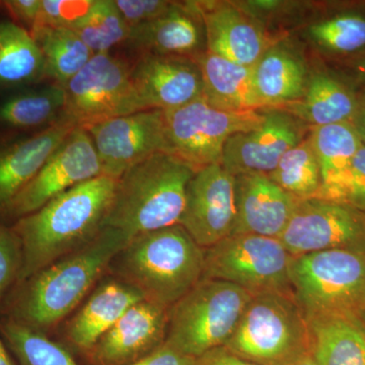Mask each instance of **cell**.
Returning <instances> with one entry per match:
<instances>
[{
  "mask_svg": "<svg viewBox=\"0 0 365 365\" xmlns=\"http://www.w3.org/2000/svg\"><path fill=\"white\" fill-rule=\"evenodd\" d=\"M327 200L345 204L365 213V145L357 151L345 176Z\"/></svg>",
  "mask_w": 365,
  "mask_h": 365,
  "instance_id": "e575fe53",
  "label": "cell"
},
{
  "mask_svg": "<svg viewBox=\"0 0 365 365\" xmlns=\"http://www.w3.org/2000/svg\"><path fill=\"white\" fill-rule=\"evenodd\" d=\"M128 241L123 232L103 228L85 246L16 282L0 307V318L47 335L104 277Z\"/></svg>",
  "mask_w": 365,
  "mask_h": 365,
  "instance_id": "6da1fadb",
  "label": "cell"
},
{
  "mask_svg": "<svg viewBox=\"0 0 365 365\" xmlns=\"http://www.w3.org/2000/svg\"><path fill=\"white\" fill-rule=\"evenodd\" d=\"M11 353L0 336V365H16L14 364Z\"/></svg>",
  "mask_w": 365,
  "mask_h": 365,
  "instance_id": "7bdbcfd3",
  "label": "cell"
},
{
  "mask_svg": "<svg viewBox=\"0 0 365 365\" xmlns=\"http://www.w3.org/2000/svg\"><path fill=\"white\" fill-rule=\"evenodd\" d=\"M168 309L141 300L86 353L93 365H131L165 344Z\"/></svg>",
  "mask_w": 365,
  "mask_h": 365,
  "instance_id": "2e32d148",
  "label": "cell"
},
{
  "mask_svg": "<svg viewBox=\"0 0 365 365\" xmlns=\"http://www.w3.org/2000/svg\"><path fill=\"white\" fill-rule=\"evenodd\" d=\"M0 336L19 365H78L63 346L45 334L0 318Z\"/></svg>",
  "mask_w": 365,
  "mask_h": 365,
  "instance_id": "d6a6232c",
  "label": "cell"
},
{
  "mask_svg": "<svg viewBox=\"0 0 365 365\" xmlns=\"http://www.w3.org/2000/svg\"><path fill=\"white\" fill-rule=\"evenodd\" d=\"M124 45L141 54L195 60L207 51L205 26L196 1H173L163 16L131 29Z\"/></svg>",
  "mask_w": 365,
  "mask_h": 365,
  "instance_id": "d6986e66",
  "label": "cell"
},
{
  "mask_svg": "<svg viewBox=\"0 0 365 365\" xmlns=\"http://www.w3.org/2000/svg\"><path fill=\"white\" fill-rule=\"evenodd\" d=\"M196 170L165 153L136 163L118 179L104 227L137 235L179 225L187 187Z\"/></svg>",
  "mask_w": 365,
  "mask_h": 365,
  "instance_id": "277c9868",
  "label": "cell"
},
{
  "mask_svg": "<svg viewBox=\"0 0 365 365\" xmlns=\"http://www.w3.org/2000/svg\"><path fill=\"white\" fill-rule=\"evenodd\" d=\"M264 120L252 130L228 139L222 165L232 176L269 175L281 158L302 143L311 127L279 108L263 109Z\"/></svg>",
  "mask_w": 365,
  "mask_h": 365,
  "instance_id": "5bb4252c",
  "label": "cell"
},
{
  "mask_svg": "<svg viewBox=\"0 0 365 365\" xmlns=\"http://www.w3.org/2000/svg\"><path fill=\"white\" fill-rule=\"evenodd\" d=\"M103 176L119 179L136 163L165 153V112L150 109L113 118L86 129Z\"/></svg>",
  "mask_w": 365,
  "mask_h": 365,
  "instance_id": "4fadbf2b",
  "label": "cell"
},
{
  "mask_svg": "<svg viewBox=\"0 0 365 365\" xmlns=\"http://www.w3.org/2000/svg\"><path fill=\"white\" fill-rule=\"evenodd\" d=\"M360 318H361L362 322H364L365 325V309L364 311L361 312V313L359 314Z\"/></svg>",
  "mask_w": 365,
  "mask_h": 365,
  "instance_id": "bcb514c9",
  "label": "cell"
},
{
  "mask_svg": "<svg viewBox=\"0 0 365 365\" xmlns=\"http://www.w3.org/2000/svg\"><path fill=\"white\" fill-rule=\"evenodd\" d=\"M98 176H102V169L90 134L86 129L76 128L14 198L0 225H13L56 197Z\"/></svg>",
  "mask_w": 365,
  "mask_h": 365,
  "instance_id": "8fae6325",
  "label": "cell"
},
{
  "mask_svg": "<svg viewBox=\"0 0 365 365\" xmlns=\"http://www.w3.org/2000/svg\"><path fill=\"white\" fill-rule=\"evenodd\" d=\"M288 365H318L314 361L313 356H312L311 353L309 354L304 355V356L300 357V359L295 360V361L292 362V364Z\"/></svg>",
  "mask_w": 365,
  "mask_h": 365,
  "instance_id": "ee69618b",
  "label": "cell"
},
{
  "mask_svg": "<svg viewBox=\"0 0 365 365\" xmlns=\"http://www.w3.org/2000/svg\"><path fill=\"white\" fill-rule=\"evenodd\" d=\"M235 222V177L222 163L197 170L187 187L179 225L206 250L230 237Z\"/></svg>",
  "mask_w": 365,
  "mask_h": 365,
  "instance_id": "9a60e30c",
  "label": "cell"
},
{
  "mask_svg": "<svg viewBox=\"0 0 365 365\" xmlns=\"http://www.w3.org/2000/svg\"><path fill=\"white\" fill-rule=\"evenodd\" d=\"M355 71L357 74L365 81V58L359 60L356 64H355Z\"/></svg>",
  "mask_w": 365,
  "mask_h": 365,
  "instance_id": "f6af8a7d",
  "label": "cell"
},
{
  "mask_svg": "<svg viewBox=\"0 0 365 365\" xmlns=\"http://www.w3.org/2000/svg\"><path fill=\"white\" fill-rule=\"evenodd\" d=\"M350 123L354 127L360 140L365 145V88L357 93V105Z\"/></svg>",
  "mask_w": 365,
  "mask_h": 365,
  "instance_id": "b9f144b4",
  "label": "cell"
},
{
  "mask_svg": "<svg viewBox=\"0 0 365 365\" xmlns=\"http://www.w3.org/2000/svg\"><path fill=\"white\" fill-rule=\"evenodd\" d=\"M0 6L14 23L31 33L39 20L42 0H4L0 1Z\"/></svg>",
  "mask_w": 365,
  "mask_h": 365,
  "instance_id": "f35d334b",
  "label": "cell"
},
{
  "mask_svg": "<svg viewBox=\"0 0 365 365\" xmlns=\"http://www.w3.org/2000/svg\"><path fill=\"white\" fill-rule=\"evenodd\" d=\"M129 29L150 23L163 16L172 6L167 0H115Z\"/></svg>",
  "mask_w": 365,
  "mask_h": 365,
  "instance_id": "74e56055",
  "label": "cell"
},
{
  "mask_svg": "<svg viewBox=\"0 0 365 365\" xmlns=\"http://www.w3.org/2000/svg\"><path fill=\"white\" fill-rule=\"evenodd\" d=\"M194 365H259L242 359L225 346L215 348L195 359Z\"/></svg>",
  "mask_w": 365,
  "mask_h": 365,
  "instance_id": "60d3db41",
  "label": "cell"
},
{
  "mask_svg": "<svg viewBox=\"0 0 365 365\" xmlns=\"http://www.w3.org/2000/svg\"><path fill=\"white\" fill-rule=\"evenodd\" d=\"M46 76L44 57L26 29L0 21V91L34 85Z\"/></svg>",
  "mask_w": 365,
  "mask_h": 365,
  "instance_id": "4316f807",
  "label": "cell"
},
{
  "mask_svg": "<svg viewBox=\"0 0 365 365\" xmlns=\"http://www.w3.org/2000/svg\"><path fill=\"white\" fill-rule=\"evenodd\" d=\"M202 76V98L223 111L263 109L257 97L254 66H242L208 51L195 59Z\"/></svg>",
  "mask_w": 365,
  "mask_h": 365,
  "instance_id": "d4e9b609",
  "label": "cell"
},
{
  "mask_svg": "<svg viewBox=\"0 0 365 365\" xmlns=\"http://www.w3.org/2000/svg\"><path fill=\"white\" fill-rule=\"evenodd\" d=\"M251 299L232 283L203 278L168 309L165 344L193 359L227 345Z\"/></svg>",
  "mask_w": 365,
  "mask_h": 365,
  "instance_id": "5b68a950",
  "label": "cell"
},
{
  "mask_svg": "<svg viewBox=\"0 0 365 365\" xmlns=\"http://www.w3.org/2000/svg\"><path fill=\"white\" fill-rule=\"evenodd\" d=\"M267 176L297 200L317 198L321 191V170L309 135L288 150Z\"/></svg>",
  "mask_w": 365,
  "mask_h": 365,
  "instance_id": "1f68e13d",
  "label": "cell"
},
{
  "mask_svg": "<svg viewBox=\"0 0 365 365\" xmlns=\"http://www.w3.org/2000/svg\"><path fill=\"white\" fill-rule=\"evenodd\" d=\"M292 259L279 239L232 235L205 250L203 278L232 283L252 297L269 292L292 294Z\"/></svg>",
  "mask_w": 365,
  "mask_h": 365,
  "instance_id": "9c48e42d",
  "label": "cell"
},
{
  "mask_svg": "<svg viewBox=\"0 0 365 365\" xmlns=\"http://www.w3.org/2000/svg\"><path fill=\"white\" fill-rule=\"evenodd\" d=\"M165 112V153L199 170L222 163L223 150L235 134L256 128L263 122L259 111H223L202 97Z\"/></svg>",
  "mask_w": 365,
  "mask_h": 365,
  "instance_id": "ba28073f",
  "label": "cell"
},
{
  "mask_svg": "<svg viewBox=\"0 0 365 365\" xmlns=\"http://www.w3.org/2000/svg\"><path fill=\"white\" fill-rule=\"evenodd\" d=\"M292 294L306 317L365 309V250L338 249L292 257Z\"/></svg>",
  "mask_w": 365,
  "mask_h": 365,
  "instance_id": "52a82bcc",
  "label": "cell"
},
{
  "mask_svg": "<svg viewBox=\"0 0 365 365\" xmlns=\"http://www.w3.org/2000/svg\"><path fill=\"white\" fill-rule=\"evenodd\" d=\"M91 2V0H42V9L36 26L68 28L86 13Z\"/></svg>",
  "mask_w": 365,
  "mask_h": 365,
  "instance_id": "8d00e7d4",
  "label": "cell"
},
{
  "mask_svg": "<svg viewBox=\"0 0 365 365\" xmlns=\"http://www.w3.org/2000/svg\"><path fill=\"white\" fill-rule=\"evenodd\" d=\"M21 268L20 241L11 225H0V307L18 282Z\"/></svg>",
  "mask_w": 365,
  "mask_h": 365,
  "instance_id": "d590c367",
  "label": "cell"
},
{
  "mask_svg": "<svg viewBox=\"0 0 365 365\" xmlns=\"http://www.w3.org/2000/svg\"><path fill=\"white\" fill-rule=\"evenodd\" d=\"M357 105V91L332 72L309 74L306 91L297 102L279 109L299 118L309 127L351 121Z\"/></svg>",
  "mask_w": 365,
  "mask_h": 365,
  "instance_id": "484cf974",
  "label": "cell"
},
{
  "mask_svg": "<svg viewBox=\"0 0 365 365\" xmlns=\"http://www.w3.org/2000/svg\"><path fill=\"white\" fill-rule=\"evenodd\" d=\"M141 300L143 295L123 281L114 276L102 278L67 324V340L79 351L88 353L132 306Z\"/></svg>",
  "mask_w": 365,
  "mask_h": 365,
  "instance_id": "7402d4cb",
  "label": "cell"
},
{
  "mask_svg": "<svg viewBox=\"0 0 365 365\" xmlns=\"http://www.w3.org/2000/svg\"><path fill=\"white\" fill-rule=\"evenodd\" d=\"M309 138L321 170V191L317 198L327 200L364 144L350 122L311 127Z\"/></svg>",
  "mask_w": 365,
  "mask_h": 365,
  "instance_id": "83f0119b",
  "label": "cell"
},
{
  "mask_svg": "<svg viewBox=\"0 0 365 365\" xmlns=\"http://www.w3.org/2000/svg\"><path fill=\"white\" fill-rule=\"evenodd\" d=\"M309 78L302 55L284 41H276L254 66L255 90L263 109L299 101Z\"/></svg>",
  "mask_w": 365,
  "mask_h": 365,
  "instance_id": "603a6c76",
  "label": "cell"
},
{
  "mask_svg": "<svg viewBox=\"0 0 365 365\" xmlns=\"http://www.w3.org/2000/svg\"><path fill=\"white\" fill-rule=\"evenodd\" d=\"M62 88L66 98L64 117L86 130L113 118L146 110L132 81L131 63L111 53L93 55Z\"/></svg>",
  "mask_w": 365,
  "mask_h": 365,
  "instance_id": "30bf717a",
  "label": "cell"
},
{
  "mask_svg": "<svg viewBox=\"0 0 365 365\" xmlns=\"http://www.w3.org/2000/svg\"><path fill=\"white\" fill-rule=\"evenodd\" d=\"M195 359L176 351L163 344L148 356L131 365H194Z\"/></svg>",
  "mask_w": 365,
  "mask_h": 365,
  "instance_id": "ab89813d",
  "label": "cell"
},
{
  "mask_svg": "<svg viewBox=\"0 0 365 365\" xmlns=\"http://www.w3.org/2000/svg\"><path fill=\"white\" fill-rule=\"evenodd\" d=\"M314 44L326 51L351 54L365 49V16L341 14L314 23L309 28Z\"/></svg>",
  "mask_w": 365,
  "mask_h": 365,
  "instance_id": "836d02e7",
  "label": "cell"
},
{
  "mask_svg": "<svg viewBox=\"0 0 365 365\" xmlns=\"http://www.w3.org/2000/svg\"><path fill=\"white\" fill-rule=\"evenodd\" d=\"M31 35L44 57L46 76L55 85H66L95 55L68 28L36 26Z\"/></svg>",
  "mask_w": 365,
  "mask_h": 365,
  "instance_id": "f546056e",
  "label": "cell"
},
{
  "mask_svg": "<svg viewBox=\"0 0 365 365\" xmlns=\"http://www.w3.org/2000/svg\"><path fill=\"white\" fill-rule=\"evenodd\" d=\"M205 249L180 225L131 237L109 270L144 300L169 309L203 279Z\"/></svg>",
  "mask_w": 365,
  "mask_h": 365,
  "instance_id": "3957f363",
  "label": "cell"
},
{
  "mask_svg": "<svg viewBox=\"0 0 365 365\" xmlns=\"http://www.w3.org/2000/svg\"><path fill=\"white\" fill-rule=\"evenodd\" d=\"M205 26L207 51L242 66H254L276 42L265 26L235 1H196Z\"/></svg>",
  "mask_w": 365,
  "mask_h": 365,
  "instance_id": "ac0fdd59",
  "label": "cell"
},
{
  "mask_svg": "<svg viewBox=\"0 0 365 365\" xmlns=\"http://www.w3.org/2000/svg\"><path fill=\"white\" fill-rule=\"evenodd\" d=\"M259 365H288L311 353L306 314L292 294L254 295L225 345Z\"/></svg>",
  "mask_w": 365,
  "mask_h": 365,
  "instance_id": "8992f818",
  "label": "cell"
},
{
  "mask_svg": "<svg viewBox=\"0 0 365 365\" xmlns=\"http://www.w3.org/2000/svg\"><path fill=\"white\" fill-rule=\"evenodd\" d=\"M76 128L63 117L32 135L0 141V220L14 198Z\"/></svg>",
  "mask_w": 365,
  "mask_h": 365,
  "instance_id": "44dd1931",
  "label": "cell"
},
{
  "mask_svg": "<svg viewBox=\"0 0 365 365\" xmlns=\"http://www.w3.org/2000/svg\"><path fill=\"white\" fill-rule=\"evenodd\" d=\"M279 240L292 257L365 250V213L325 199L299 200Z\"/></svg>",
  "mask_w": 365,
  "mask_h": 365,
  "instance_id": "7c38bea8",
  "label": "cell"
},
{
  "mask_svg": "<svg viewBox=\"0 0 365 365\" xmlns=\"http://www.w3.org/2000/svg\"><path fill=\"white\" fill-rule=\"evenodd\" d=\"M131 78L146 110L169 111L202 97L200 68L186 57L138 55L131 63Z\"/></svg>",
  "mask_w": 365,
  "mask_h": 365,
  "instance_id": "e0dca14e",
  "label": "cell"
},
{
  "mask_svg": "<svg viewBox=\"0 0 365 365\" xmlns=\"http://www.w3.org/2000/svg\"><path fill=\"white\" fill-rule=\"evenodd\" d=\"M234 177L235 222L232 235L279 239L299 200L280 188L267 175Z\"/></svg>",
  "mask_w": 365,
  "mask_h": 365,
  "instance_id": "ffe728a7",
  "label": "cell"
},
{
  "mask_svg": "<svg viewBox=\"0 0 365 365\" xmlns=\"http://www.w3.org/2000/svg\"><path fill=\"white\" fill-rule=\"evenodd\" d=\"M95 53H110L128 40L130 29L115 0H91L83 16L68 26Z\"/></svg>",
  "mask_w": 365,
  "mask_h": 365,
  "instance_id": "4dcf8cb0",
  "label": "cell"
},
{
  "mask_svg": "<svg viewBox=\"0 0 365 365\" xmlns=\"http://www.w3.org/2000/svg\"><path fill=\"white\" fill-rule=\"evenodd\" d=\"M118 180L98 176L11 225L21 245L18 282L85 246L104 228Z\"/></svg>",
  "mask_w": 365,
  "mask_h": 365,
  "instance_id": "7a4b0ae2",
  "label": "cell"
},
{
  "mask_svg": "<svg viewBox=\"0 0 365 365\" xmlns=\"http://www.w3.org/2000/svg\"><path fill=\"white\" fill-rule=\"evenodd\" d=\"M307 319L317 364L365 365V325L359 314H314Z\"/></svg>",
  "mask_w": 365,
  "mask_h": 365,
  "instance_id": "cb8c5ba5",
  "label": "cell"
},
{
  "mask_svg": "<svg viewBox=\"0 0 365 365\" xmlns=\"http://www.w3.org/2000/svg\"><path fill=\"white\" fill-rule=\"evenodd\" d=\"M66 93L58 85L21 91L0 103V126L29 131L56 123L64 117Z\"/></svg>",
  "mask_w": 365,
  "mask_h": 365,
  "instance_id": "f1b7e54d",
  "label": "cell"
}]
</instances>
